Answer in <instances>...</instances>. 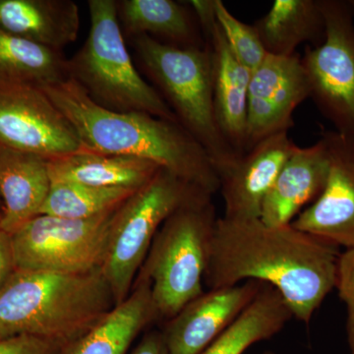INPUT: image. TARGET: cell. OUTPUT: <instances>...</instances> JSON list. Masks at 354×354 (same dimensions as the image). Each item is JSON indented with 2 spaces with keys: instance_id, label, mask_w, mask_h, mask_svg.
<instances>
[{
  "instance_id": "obj_1",
  "label": "cell",
  "mask_w": 354,
  "mask_h": 354,
  "mask_svg": "<svg viewBox=\"0 0 354 354\" xmlns=\"http://www.w3.org/2000/svg\"><path fill=\"white\" fill-rule=\"evenodd\" d=\"M341 253L292 225L218 218L204 283L209 290L256 281L281 293L293 318L309 324L337 285Z\"/></svg>"
},
{
  "instance_id": "obj_27",
  "label": "cell",
  "mask_w": 354,
  "mask_h": 354,
  "mask_svg": "<svg viewBox=\"0 0 354 354\" xmlns=\"http://www.w3.org/2000/svg\"><path fill=\"white\" fill-rule=\"evenodd\" d=\"M335 288L346 305V339L349 353L354 354V249L346 250L339 255Z\"/></svg>"
},
{
  "instance_id": "obj_5",
  "label": "cell",
  "mask_w": 354,
  "mask_h": 354,
  "mask_svg": "<svg viewBox=\"0 0 354 354\" xmlns=\"http://www.w3.org/2000/svg\"><path fill=\"white\" fill-rule=\"evenodd\" d=\"M130 41L153 87L179 124L207 151L215 169L239 157L216 122L209 46L176 48L147 35Z\"/></svg>"
},
{
  "instance_id": "obj_12",
  "label": "cell",
  "mask_w": 354,
  "mask_h": 354,
  "mask_svg": "<svg viewBox=\"0 0 354 354\" xmlns=\"http://www.w3.org/2000/svg\"><path fill=\"white\" fill-rule=\"evenodd\" d=\"M330 165L327 183L315 202L290 223L335 247L354 249V143L337 132L324 131Z\"/></svg>"
},
{
  "instance_id": "obj_11",
  "label": "cell",
  "mask_w": 354,
  "mask_h": 354,
  "mask_svg": "<svg viewBox=\"0 0 354 354\" xmlns=\"http://www.w3.org/2000/svg\"><path fill=\"white\" fill-rule=\"evenodd\" d=\"M310 97L301 57L267 55L251 73L247 108L246 152L260 141L293 127V113Z\"/></svg>"
},
{
  "instance_id": "obj_20",
  "label": "cell",
  "mask_w": 354,
  "mask_h": 354,
  "mask_svg": "<svg viewBox=\"0 0 354 354\" xmlns=\"http://www.w3.org/2000/svg\"><path fill=\"white\" fill-rule=\"evenodd\" d=\"M116 11L124 38L147 35L176 48H206L194 13L184 1L120 0Z\"/></svg>"
},
{
  "instance_id": "obj_17",
  "label": "cell",
  "mask_w": 354,
  "mask_h": 354,
  "mask_svg": "<svg viewBox=\"0 0 354 354\" xmlns=\"http://www.w3.org/2000/svg\"><path fill=\"white\" fill-rule=\"evenodd\" d=\"M50 186L46 158L0 146V227L12 234L39 216Z\"/></svg>"
},
{
  "instance_id": "obj_31",
  "label": "cell",
  "mask_w": 354,
  "mask_h": 354,
  "mask_svg": "<svg viewBox=\"0 0 354 354\" xmlns=\"http://www.w3.org/2000/svg\"><path fill=\"white\" fill-rule=\"evenodd\" d=\"M131 354H171V353L165 344L162 333L153 330L144 335L143 339Z\"/></svg>"
},
{
  "instance_id": "obj_7",
  "label": "cell",
  "mask_w": 354,
  "mask_h": 354,
  "mask_svg": "<svg viewBox=\"0 0 354 354\" xmlns=\"http://www.w3.org/2000/svg\"><path fill=\"white\" fill-rule=\"evenodd\" d=\"M207 196L212 195L160 169L116 209L102 268L116 305L131 293L135 278L165 221L177 209Z\"/></svg>"
},
{
  "instance_id": "obj_9",
  "label": "cell",
  "mask_w": 354,
  "mask_h": 354,
  "mask_svg": "<svg viewBox=\"0 0 354 354\" xmlns=\"http://www.w3.org/2000/svg\"><path fill=\"white\" fill-rule=\"evenodd\" d=\"M325 38L301 57L310 97L335 132L354 143V11L351 0H319Z\"/></svg>"
},
{
  "instance_id": "obj_4",
  "label": "cell",
  "mask_w": 354,
  "mask_h": 354,
  "mask_svg": "<svg viewBox=\"0 0 354 354\" xmlns=\"http://www.w3.org/2000/svg\"><path fill=\"white\" fill-rule=\"evenodd\" d=\"M88 6L90 32L82 48L67 60L69 78L102 109L148 113L178 122L162 95L133 64L118 22L116 1L88 0Z\"/></svg>"
},
{
  "instance_id": "obj_2",
  "label": "cell",
  "mask_w": 354,
  "mask_h": 354,
  "mask_svg": "<svg viewBox=\"0 0 354 354\" xmlns=\"http://www.w3.org/2000/svg\"><path fill=\"white\" fill-rule=\"evenodd\" d=\"M41 88L71 123L85 150L149 160L212 196L218 192L209 153L178 122L102 109L70 78Z\"/></svg>"
},
{
  "instance_id": "obj_13",
  "label": "cell",
  "mask_w": 354,
  "mask_h": 354,
  "mask_svg": "<svg viewBox=\"0 0 354 354\" xmlns=\"http://www.w3.org/2000/svg\"><path fill=\"white\" fill-rule=\"evenodd\" d=\"M297 147L288 132L278 133L216 167L218 191L225 204L223 216L232 220L260 218L266 196Z\"/></svg>"
},
{
  "instance_id": "obj_18",
  "label": "cell",
  "mask_w": 354,
  "mask_h": 354,
  "mask_svg": "<svg viewBox=\"0 0 354 354\" xmlns=\"http://www.w3.org/2000/svg\"><path fill=\"white\" fill-rule=\"evenodd\" d=\"M0 29L64 53L80 31V12L72 0H0Z\"/></svg>"
},
{
  "instance_id": "obj_24",
  "label": "cell",
  "mask_w": 354,
  "mask_h": 354,
  "mask_svg": "<svg viewBox=\"0 0 354 354\" xmlns=\"http://www.w3.org/2000/svg\"><path fill=\"white\" fill-rule=\"evenodd\" d=\"M64 53L0 29V78L44 87L69 78Z\"/></svg>"
},
{
  "instance_id": "obj_15",
  "label": "cell",
  "mask_w": 354,
  "mask_h": 354,
  "mask_svg": "<svg viewBox=\"0 0 354 354\" xmlns=\"http://www.w3.org/2000/svg\"><path fill=\"white\" fill-rule=\"evenodd\" d=\"M330 158L326 139L297 147L279 171L266 196L260 220L269 227H283L320 196L329 176Z\"/></svg>"
},
{
  "instance_id": "obj_19",
  "label": "cell",
  "mask_w": 354,
  "mask_h": 354,
  "mask_svg": "<svg viewBox=\"0 0 354 354\" xmlns=\"http://www.w3.org/2000/svg\"><path fill=\"white\" fill-rule=\"evenodd\" d=\"M158 317L150 281L140 274L129 297L66 344L62 354H125L137 335Z\"/></svg>"
},
{
  "instance_id": "obj_16",
  "label": "cell",
  "mask_w": 354,
  "mask_h": 354,
  "mask_svg": "<svg viewBox=\"0 0 354 354\" xmlns=\"http://www.w3.org/2000/svg\"><path fill=\"white\" fill-rule=\"evenodd\" d=\"M214 106L221 134L237 155L246 153L247 108L251 72L234 55L220 26L208 43Z\"/></svg>"
},
{
  "instance_id": "obj_29",
  "label": "cell",
  "mask_w": 354,
  "mask_h": 354,
  "mask_svg": "<svg viewBox=\"0 0 354 354\" xmlns=\"http://www.w3.org/2000/svg\"><path fill=\"white\" fill-rule=\"evenodd\" d=\"M194 13L198 25L204 37L205 41L208 43L212 34L215 30L216 21V0H192L184 1Z\"/></svg>"
},
{
  "instance_id": "obj_26",
  "label": "cell",
  "mask_w": 354,
  "mask_h": 354,
  "mask_svg": "<svg viewBox=\"0 0 354 354\" xmlns=\"http://www.w3.org/2000/svg\"><path fill=\"white\" fill-rule=\"evenodd\" d=\"M216 21L230 50L252 73L268 55L255 28L234 17L221 0H216Z\"/></svg>"
},
{
  "instance_id": "obj_28",
  "label": "cell",
  "mask_w": 354,
  "mask_h": 354,
  "mask_svg": "<svg viewBox=\"0 0 354 354\" xmlns=\"http://www.w3.org/2000/svg\"><path fill=\"white\" fill-rule=\"evenodd\" d=\"M65 344L34 335L0 337V354H62Z\"/></svg>"
},
{
  "instance_id": "obj_6",
  "label": "cell",
  "mask_w": 354,
  "mask_h": 354,
  "mask_svg": "<svg viewBox=\"0 0 354 354\" xmlns=\"http://www.w3.org/2000/svg\"><path fill=\"white\" fill-rule=\"evenodd\" d=\"M216 221L213 197L207 196L177 209L158 230L141 272L160 317L169 320L205 292Z\"/></svg>"
},
{
  "instance_id": "obj_33",
  "label": "cell",
  "mask_w": 354,
  "mask_h": 354,
  "mask_svg": "<svg viewBox=\"0 0 354 354\" xmlns=\"http://www.w3.org/2000/svg\"><path fill=\"white\" fill-rule=\"evenodd\" d=\"M263 354H274V353H271V351H266V353H263Z\"/></svg>"
},
{
  "instance_id": "obj_8",
  "label": "cell",
  "mask_w": 354,
  "mask_h": 354,
  "mask_svg": "<svg viewBox=\"0 0 354 354\" xmlns=\"http://www.w3.org/2000/svg\"><path fill=\"white\" fill-rule=\"evenodd\" d=\"M116 209L86 220L35 216L11 234L16 270L84 274L102 269Z\"/></svg>"
},
{
  "instance_id": "obj_3",
  "label": "cell",
  "mask_w": 354,
  "mask_h": 354,
  "mask_svg": "<svg viewBox=\"0 0 354 354\" xmlns=\"http://www.w3.org/2000/svg\"><path fill=\"white\" fill-rule=\"evenodd\" d=\"M116 306L102 269L84 274L15 270L0 288V337L68 344Z\"/></svg>"
},
{
  "instance_id": "obj_30",
  "label": "cell",
  "mask_w": 354,
  "mask_h": 354,
  "mask_svg": "<svg viewBox=\"0 0 354 354\" xmlns=\"http://www.w3.org/2000/svg\"><path fill=\"white\" fill-rule=\"evenodd\" d=\"M15 262L11 234L0 227V288L15 272Z\"/></svg>"
},
{
  "instance_id": "obj_32",
  "label": "cell",
  "mask_w": 354,
  "mask_h": 354,
  "mask_svg": "<svg viewBox=\"0 0 354 354\" xmlns=\"http://www.w3.org/2000/svg\"><path fill=\"white\" fill-rule=\"evenodd\" d=\"M351 6H353V11H354V0H351Z\"/></svg>"
},
{
  "instance_id": "obj_25",
  "label": "cell",
  "mask_w": 354,
  "mask_h": 354,
  "mask_svg": "<svg viewBox=\"0 0 354 354\" xmlns=\"http://www.w3.org/2000/svg\"><path fill=\"white\" fill-rule=\"evenodd\" d=\"M137 190L102 188L71 183H51L39 215L86 220L120 208Z\"/></svg>"
},
{
  "instance_id": "obj_22",
  "label": "cell",
  "mask_w": 354,
  "mask_h": 354,
  "mask_svg": "<svg viewBox=\"0 0 354 354\" xmlns=\"http://www.w3.org/2000/svg\"><path fill=\"white\" fill-rule=\"evenodd\" d=\"M268 55L291 57L302 44L319 46L325 19L319 0H274L253 25Z\"/></svg>"
},
{
  "instance_id": "obj_10",
  "label": "cell",
  "mask_w": 354,
  "mask_h": 354,
  "mask_svg": "<svg viewBox=\"0 0 354 354\" xmlns=\"http://www.w3.org/2000/svg\"><path fill=\"white\" fill-rule=\"evenodd\" d=\"M0 146L48 160L83 150L75 129L43 88L1 78Z\"/></svg>"
},
{
  "instance_id": "obj_23",
  "label": "cell",
  "mask_w": 354,
  "mask_h": 354,
  "mask_svg": "<svg viewBox=\"0 0 354 354\" xmlns=\"http://www.w3.org/2000/svg\"><path fill=\"white\" fill-rule=\"evenodd\" d=\"M292 318L281 293L265 283L234 322L200 354H244L257 342L279 334Z\"/></svg>"
},
{
  "instance_id": "obj_21",
  "label": "cell",
  "mask_w": 354,
  "mask_h": 354,
  "mask_svg": "<svg viewBox=\"0 0 354 354\" xmlns=\"http://www.w3.org/2000/svg\"><path fill=\"white\" fill-rule=\"evenodd\" d=\"M51 183L138 190L162 167L142 158L83 150L48 160Z\"/></svg>"
},
{
  "instance_id": "obj_14",
  "label": "cell",
  "mask_w": 354,
  "mask_h": 354,
  "mask_svg": "<svg viewBox=\"0 0 354 354\" xmlns=\"http://www.w3.org/2000/svg\"><path fill=\"white\" fill-rule=\"evenodd\" d=\"M264 283L239 285L202 293L169 319L162 335L171 354H200L232 325L262 290Z\"/></svg>"
}]
</instances>
